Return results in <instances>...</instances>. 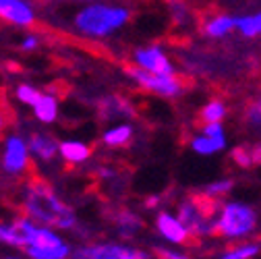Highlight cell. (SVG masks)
I'll return each mask as SVG.
<instances>
[{
  "instance_id": "12",
  "label": "cell",
  "mask_w": 261,
  "mask_h": 259,
  "mask_svg": "<svg viewBox=\"0 0 261 259\" xmlns=\"http://www.w3.org/2000/svg\"><path fill=\"white\" fill-rule=\"evenodd\" d=\"M155 226H158L160 235L164 237V239H168L170 243L187 245L189 239H191L189 230L185 228V224H182L176 216H172V214H168V212H160V214H158V218H155Z\"/></svg>"
},
{
  "instance_id": "21",
  "label": "cell",
  "mask_w": 261,
  "mask_h": 259,
  "mask_svg": "<svg viewBox=\"0 0 261 259\" xmlns=\"http://www.w3.org/2000/svg\"><path fill=\"white\" fill-rule=\"evenodd\" d=\"M102 114H106V116H128L130 114V108H128V104L124 102V100H120V98H108V100H104L102 102Z\"/></svg>"
},
{
  "instance_id": "11",
  "label": "cell",
  "mask_w": 261,
  "mask_h": 259,
  "mask_svg": "<svg viewBox=\"0 0 261 259\" xmlns=\"http://www.w3.org/2000/svg\"><path fill=\"white\" fill-rule=\"evenodd\" d=\"M0 19L19 27H29L36 21V13L27 0H0Z\"/></svg>"
},
{
  "instance_id": "27",
  "label": "cell",
  "mask_w": 261,
  "mask_h": 259,
  "mask_svg": "<svg viewBox=\"0 0 261 259\" xmlns=\"http://www.w3.org/2000/svg\"><path fill=\"white\" fill-rule=\"evenodd\" d=\"M203 135H210L214 139L226 141V133H224V126L220 122H205L203 124Z\"/></svg>"
},
{
  "instance_id": "19",
  "label": "cell",
  "mask_w": 261,
  "mask_h": 259,
  "mask_svg": "<svg viewBox=\"0 0 261 259\" xmlns=\"http://www.w3.org/2000/svg\"><path fill=\"white\" fill-rule=\"evenodd\" d=\"M116 226H118V230H120L122 237H133L141 228V220L135 214H130V212H120L116 216Z\"/></svg>"
},
{
  "instance_id": "34",
  "label": "cell",
  "mask_w": 261,
  "mask_h": 259,
  "mask_svg": "<svg viewBox=\"0 0 261 259\" xmlns=\"http://www.w3.org/2000/svg\"><path fill=\"white\" fill-rule=\"evenodd\" d=\"M9 259H19V257H9Z\"/></svg>"
},
{
  "instance_id": "6",
  "label": "cell",
  "mask_w": 261,
  "mask_h": 259,
  "mask_svg": "<svg viewBox=\"0 0 261 259\" xmlns=\"http://www.w3.org/2000/svg\"><path fill=\"white\" fill-rule=\"evenodd\" d=\"M126 75L130 79H135L143 89L153 91L158 95H166V98H172V95H178L182 91V81L176 75H158L141 67H128Z\"/></svg>"
},
{
  "instance_id": "16",
  "label": "cell",
  "mask_w": 261,
  "mask_h": 259,
  "mask_svg": "<svg viewBox=\"0 0 261 259\" xmlns=\"http://www.w3.org/2000/svg\"><path fill=\"white\" fill-rule=\"evenodd\" d=\"M232 27H237V19H234V17L218 15V17H212L210 21H205L203 31H205L210 38H222V36H226Z\"/></svg>"
},
{
  "instance_id": "9",
  "label": "cell",
  "mask_w": 261,
  "mask_h": 259,
  "mask_svg": "<svg viewBox=\"0 0 261 259\" xmlns=\"http://www.w3.org/2000/svg\"><path fill=\"white\" fill-rule=\"evenodd\" d=\"M29 164V145L23 137L11 135L5 143V156H3V166L11 174H21Z\"/></svg>"
},
{
  "instance_id": "26",
  "label": "cell",
  "mask_w": 261,
  "mask_h": 259,
  "mask_svg": "<svg viewBox=\"0 0 261 259\" xmlns=\"http://www.w3.org/2000/svg\"><path fill=\"white\" fill-rule=\"evenodd\" d=\"M230 158L237 162L241 168H251L253 166V158H251V147L249 145H239L230 151Z\"/></svg>"
},
{
  "instance_id": "3",
  "label": "cell",
  "mask_w": 261,
  "mask_h": 259,
  "mask_svg": "<svg viewBox=\"0 0 261 259\" xmlns=\"http://www.w3.org/2000/svg\"><path fill=\"white\" fill-rule=\"evenodd\" d=\"M126 21H128L126 9L102 5V3L89 5L75 15V27L89 38H106L112 31L120 29Z\"/></svg>"
},
{
  "instance_id": "33",
  "label": "cell",
  "mask_w": 261,
  "mask_h": 259,
  "mask_svg": "<svg viewBox=\"0 0 261 259\" xmlns=\"http://www.w3.org/2000/svg\"><path fill=\"white\" fill-rule=\"evenodd\" d=\"M5 124H7V120H5L3 112H0V135H3V131H5Z\"/></svg>"
},
{
  "instance_id": "13",
  "label": "cell",
  "mask_w": 261,
  "mask_h": 259,
  "mask_svg": "<svg viewBox=\"0 0 261 259\" xmlns=\"http://www.w3.org/2000/svg\"><path fill=\"white\" fill-rule=\"evenodd\" d=\"M27 145H29L31 153L38 156L40 160H46V162H50L58 153V143L50 135H46V133H34L29 137Z\"/></svg>"
},
{
  "instance_id": "8",
  "label": "cell",
  "mask_w": 261,
  "mask_h": 259,
  "mask_svg": "<svg viewBox=\"0 0 261 259\" xmlns=\"http://www.w3.org/2000/svg\"><path fill=\"white\" fill-rule=\"evenodd\" d=\"M36 222L31 218H15L7 224H0V243L11 245V247H27L31 237L36 232Z\"/></svg>"
},
{
  "instance_id": "14",
  "label": "cell",
  "mask_w": 261,
  "mask_h": 259,
  "mask_svg": "<svg viewBox=\"0 0 261 259\" xmlns=\"http://www.w3.org/2000/svg\"><path fill=\"white\" fill-rule=\"evenodd\" d=\"M58 153L62 156V160H67L69 164H81V162L89 160L91 147L81 141H62V143H58Z\"/></svg>"
},
{
  "instance_id": "28",
  "label": "cell",
  "mask_w": 261,
  "mask_h": 259,
  "mask_svg": "<svg viewBox=\"0 0 261 259\" xmlns=\"http://www.w3.org/2000/svg\"><path fill=\"white\" fill-rule=\"evenodd\" d=\"M247 118L251 122H255V124H261V93H259V98L251 104V108L247 112Z\"/></svg>"
},
{
  "instance_id": "22",
  "label": "cell",
  "mask_w": 261,
  "mask_h": 259,
  "mask_svg": "<svg viewBox=\"0 0 261 259\" xmlns=\"http://www.w3.org/2000/svg\"><path fill=\"white\" fill-rule=\"evenodd\" d=\"M199 116H201L203 122H220L226 116V106L220 100H212V102H207L203 106V110H201Z\"/></svg>"
},
{
  "instance_id": "25",
  "label": "cell",
  "mask_w": 261,
  "mask_h": 259,
  "mask_svg": "<svg viewBox=\"0 0 261 259\" xmlns=\"http://www.w3.org/2000/svg\"><path fill=\"white\" fill-rule=\"evenodd\" d=\"M232 187H234V183L230 178H224V180H216V183L207 185L203 189V193H207V195H212V197H222V195H226V193H230Z\"/></svg>"
},
{
  "instance_id": "29",
  "label": "cell",
  "mask_w": 261,
  "mask_h": 259,
  "mask_svg": "<svg viewBox=\"0 0 261 259\" xmlns=\"http://www.w3.org/2000/svg\"><path fill=\"white\" fill-rule=\"evenodd\" d=\"M155 255L160 259H189L185 253H178V251H170V249H155Z\"/></svg>"
},
{
  "instance_id": "2",
  "label": "cell",
  "mask_w": 261,
  "mask_h": 259,
  "mask_svg": "<svg viewBox=\"0 0 261 259\" xmlns=\"http://www.w3.org/2000/svg\"><path fill=\"white\" fill-rule=\"evenodd\" d=\"M222 201L207 193H195L185 199L178 208V220L185 224L191 237H210L216 235V224L222 212Z\"/></svg>"
},
{
  "instance_id": "4",
  "label": "cell",
  "mask_w": 261,
  "mask_h": 259,
  "mask_svg": "<svg viewBox=\"0 0 261 259\" xmlns=\"http://www.w3.org/2000/svg\"><path fill=\"white\" fill-rule=\"evenodd\" d=\"M257 226V216L255 212L239 201L224 203L218 224H216V235L224 239H239L245 235H251Z\"/></svg>"
},
{
  "instance_id": "1",
  "label": "cell",
  "mask_w": 261,
  "mask_h": 259,
  "mask_svg": "<svg viewBox=\"0 0 261 259\" xmlns=\"http://www.w3.org/2000/svg\"><path fill=\"white\" fill-rule=\"evenodd\" d=\"M23 210L25 216L34 222H42L50 228H73L77 218L75 212L58 199L54 189L46 180H31L25 189V199H23Z\"/></svg>"
},
{
  "instance_id": "31",
  "label": "cell",
  "mask_w": 261,
  "mask_h": 259,
  "mask_svg": "<svg viewBox=\"0 0 261 259\" xmlns=\"http://www.w3.org/2000/svg\"><path fill=\"white\" fill-rule=\"evenodd\" d=\"M251 158H253V166H261V143L251 145Z\"/></svg>"
},
{
  "instance_id": "5",
  "label": "cell",
  "mask_w": 261,
  "mask_h": 259,
  "mask_svg": "<svg viewBox=\"0 0 261 259\" xmlns=\"http://www.w3.org/2000/svg\"><path fill=\"white\" fill-rule=\"evenodd\" d=\"M25 251L31 259H67V257H71L69 245L64 243L50 226L36 228Z\"/></svg>"
},
{
  "instance_id": "15",
  "label": "cell",
  "mask_w": 261,
  "mask_h": 259,
  "mask_svg": "<svg viewBox=\"0 0 261 259\" xmlns=\"http://www.w3.org/2000/svg\"><path fill=\"white\" fill-rule=\"evenodd\" d=\"M34 114L40 122H54L58 116V100L52 93H42L40 100L34 104Z\"/></svg>"
},
{
  "instance_id": "24",
  "label": "cell",
  "mask_w": 261,
  "mask_h": 259,
  "mask_svg": "<svg viewBox=\"0 0 261 259\" xmlns=\"http://www.w3.org/2000/svg\"><path fill=\"white\" fill-rule=\"evenodd\" d=\"M15 93H17V100L23 102V104H27V106H34L40 100V95H42L40 89H36L34 85H29V83H21Z\"/></svg>"
},
{
  "instance_id": "30",
  "label": "cell",
  "mask_w": 261,
  "mask_h": 259,
  "mask_svg": "<svg viewBox=\"0 0 261 259\" xmlns=\"http://www.w3.org/2000/svg\"><path fill=\"white\" fill-rule=\"evenodd\" d=\"M36 46H38V38L36 36H25L23 42H21L23 50H36Z\"/></svg>"
},
{
  "instance_id": "18",
  "label": "cell",
  "mask_w": 261,
  "mask_h": 259,
  "mask_svg": "<svg viewBox=\"0 0 261 259\" xmlns=\"http://www.w3.org/2000/svg\"><path fill=\"white\" fill-rule=\"evenodd\" d=\"M191 147L201 153V156H210V153H216V151H222L226 147V141H220V139H214L210 135H199L191 141Z\"/></svg>"
},
{
  "instance_id": "10",
  "label": "cell",
  "mask_w": 261,
  "mask_h": 259,
  "mask_svg": "<svg viewBox=\"0 0 261 259\" xmlns=\"http://www.w3.org/2000/svg\"><path fill=\"white\" fill-rule=\"evenodd\" d=\"M135 62L137 67L149 71V73H158V75H174V67L168 60V56L164 54V50L151 46V48H141L135 52Z\"/></svg>"
},
{
  "instance_id": "32",
  "label": "cell",
  "mask_w": 261,
  "mask_h": 259,
  "mask_svg": "<svg viewBox=\"0 0 261 259\" xmlns=\"http://www.w3.org/2000/svg\"><path fill=\"white\" fill-rule=\"evenodd\" d=\"M158 201H160L158 197H149V199L145 201V205H147V208H155V203H158Z\"/></svg>"
},
{
  "instance_id": "7",
  "label": "cell",
  "mask_w": 261,
  "mask_h": 259,
  "mask_svg": "<svg viewBox=\"0 0 261 259\" xmlns=\"http://www.w3.org/2000/svg\"><path fill=\"white\" fill-rule=\"evenodd\" d=\"M149 255L124 245H112V243H102V245H87L77 249L71 259H147Z\"/></svg>"
},
{
  "instance_id": "17",
  "label": "cell",
  "mask_w": 261,
  "mask_h": 259,
  "mask_svg": "<svg viewBox=\"0 0 261 259\" xmlns=\"http://www.w3.org/2000/svg\"><path fill=\"white\" fill-rule=\"evenodd\" d=\"M130 137H133V126L130 124H118L110 131L104 133V143L110 147H124L128 145Z\"/></svg>"
},
{
  "instance_id": "20",
  "label": "cell",
  "mask_w": 261,
  "mask_h": 259,
  "mask_svg": "<svg viewBox=\"0 0 261 259\" xmlns=\"http://www.w3.org/2000/svg\"><path fill=\"white\" fill-rule=\"evenodd\" d=\"M237 29L241 31L245 38H255V36H259V34H261V13L237 19Z\"/></svg>"
},
{
  "instance_id": "23",
  "label": "cell",
  "mask_w": 261,
  "mask_h": 259,
  "mask_svg": "<svg viewBox=\"0 0 261 259\" xmlns=\"http://www.w3.org/2000/svg\"><path fill=\"white\" fill-rule=\"evenodd\" d=\"M259 245L257 243H245V245H239L230 251H226L222 255V259H253L257 253H259Z\"/></svg>"
}]
</instances>
